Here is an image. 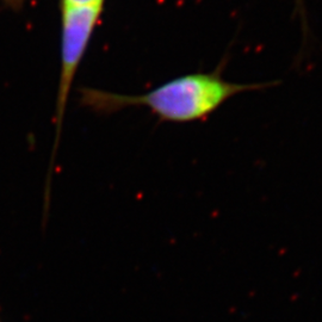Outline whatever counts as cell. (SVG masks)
I'll return each mask as SVG.
<instances>
[{"label": "cell", "mask_w": 322, "mask_h": 322, "mask_svg": "<svg viewBox=\"0 0 322 322\" xmlns=\"http://www.w3.org/2000/svg\"><path fill=\"white\" fill-rule=\"evenodd\" d=\"M278 85L229 83L220 73H197L175 78L142 94H122L84 87L80 105L96 115L109 116L128 107L143 106L162 122L192 123L203 121L231 97Z\"/></svg>", "instance_id": "1"}, {"label": "cell", "mask_w": 322, "mask_h": 322, "mask_svg": "<svg viewBox=\"0 0 322 322\" xmlns=\"http://www.w3.org/2000/svg\"><path fill=\"white\" fill-rule=\"evenodd\" d=\"M101 5L85 7H63V33L61 50V74L58 83L56 107H55V137L51 148L50 164L44 192V214H48L51 189V173L55 165V159L62 135V127L66 115L68 97L79 63L83 58L91 32L99 17ZM47 216V215H44Z\"/></svg>", "instance_id": "2"}, {"label": "cell", "mask_w": 322, "mask_h": 322, "mask_svg": "<svg viewBox=\"0 0 322 322\" xmlns=\"http://www.w3.org/2000/svg\"><path fill=\"white\" fill-rule=\"evenodd\" d=\"M101 4L103 0H63V7H85Z\"/></svg>", "instance_id": "3"}, {"label": "cell", "mask_w": 322, "mask_h": 322, "mask_svg": "<svg viewBox=\"0 0 322 322\" xmlns=\"http://www.w3.org/2000/svg\"><path fill=\"white\" fill-rule=\"evenodd\" d=\"M0 322H1V321H0Z\"/></svg>", "instance_id": "4"}]
</instances>
